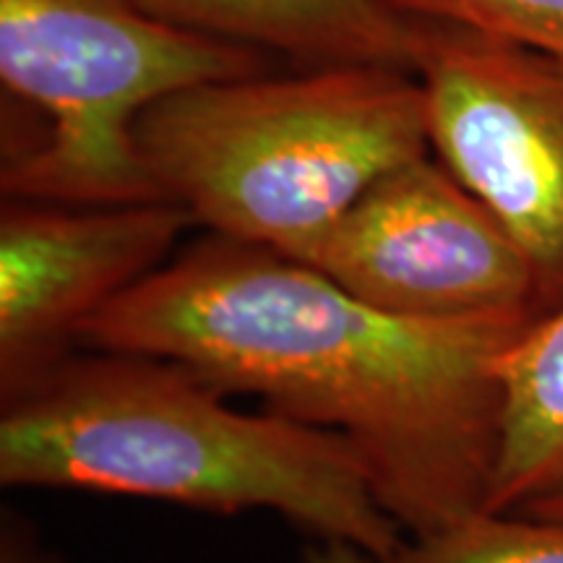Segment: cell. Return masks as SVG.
<instances>
[{"mask_svg":"<svg viewBox=\"0 0 563 563\" xmlns=\"http://www.w3.org/2000/svg\"><path fill=\"white\" fill-rule=\"evenodd\" d=\"M530 316L412 321L285 253L207 235L84 323L79 347L183 363L342 435L405 534L488 511L498 361Z\"/></svg>","mask_w":563,"mask_h":563,"instance_id":"1","label":"cell"},{"mask_svg":"<svg viewBox=\"0 0 563 563\" xmlns=\"http://www.w3.org/2000/svg\"><path fill=\"white\" fill-rule=\"evenodd\" d=\"M228 397L167 357L76 347L0 397V483L272 511L313 540L397 551L405 530L342 435Z\"/></svg>","mask_w":563,"mask_h":563,"instance_id":"2","label":"cell"},{"mask_svg":"<svg viewBox=\"0 0 563 563\" xmlns=\"http://www.w3.org/2000/svg\"><path fill=\"white\" fill-rule=\"evenodd\" d=\"M136 144L194 228L298 262L378 178L433 154L420 81L386 66L201 84L152 104Z\"/></svg>","mask_w":563,"mask_h":563,"instance_id":"3","label":"cell"},{"mask_svg":"<svg viewBox=\"0 0 563 563\" xmlns=\"http://www.w3.org/2000/svg\"><path fill=\"white\" fill-rule=\"evenodd\" d=\"M256 74L264 51L170 24L139 0H0L3 199L162 201L139 118L178 91Z\"/></svg>","mask_w":563,"mask_h":563,"instance_id":"4","label":"cell"},{"mask_svg":"<svg viewBox=\"0 0 563 563\" xmlns=\"http://www.w3.org/2000/svg\"><path fill=\"white\" fill-rule=\"evenodd\" d=\"M410 70L426 95L433 157L522 251L534 319L555 311L563 306V58L462 21L410 16Z\"/></svg>","mask_w":563,"mask_h":563,"instance_id":"5","label":"cell"},{"mask_svg":"<svg viewBox=\"0 0 563 563\" xmlns=\"http://www.w3.org/2000/svg\"><path fill=\"white\" fill-rule=\"evenodd\" d=\"M302 264L402 319H534L522 251L433 154L373 183Z\"/></svg>","mask_w":563,"mask_h":563,"instance_id":"6","label":"cell"},{"mask_svg":"<svg viewBox=\"0 0 563 563\" xmlns=\"http://www.w3.org/2000/svg\"><path fill=\"white\" fill-rule=\"evenodd\" d=\"M194 222L170 201L5 199L0 211V397L79 347L84 323L150 279Z\"/></svg>","mask_w":563,"mask_h":563,"instance_id":"7","label":"cell"},{"mask_svg":"<svg viewBox=\"0 0 563 563\" xmlns=\"http://www.w3.org/2000/svg\"><path fill=\"white\" fill-rule=\"evenodd\" d=\"M154 16L313 66L410 70V16L389 0H139ZM412 74V70H410Z\"/></svg>","mask_w":563,"mask_h":563,"instance_id":"8","label":"cell"},{"mask_svg":"<svg viewBox=\"0 0 563 563\" xmlns=\"http://www.w3.org/2000/svg\"><path fill=\"white\" fill-rule=\"evenodd\" d=\"M501 439L488 511L563 501V306L527 323L498 361Z\"/></svg>","mask_w":563,"mask_h":563,"instance_id":"9","label":"cell"},{"mask_svg":"<svg viewBox=\"0 0 563 563\" xmlns=\"http://www.w3.org/2000/svg\"><path fill=\"white\" fill-rule=\"evenodd\" d=\"M384 563H563V519L481 511L428 534H405Z\"/></svg>","mask_w":563,"mask_h":563,"instance_id":"10","label":"cell"},{"mask_svg":"<svg viewBox=\"0 0 563 563\" xmlns=\"http://www.w3.org/2000/svg\"><path fill=\"white\" fill-rule=\"evenodd\" d=\"M410 16L452 19L563 58V0H389Z\"/></svg>","mask_w":563,"mask_h":563,"instance_id":"11","label":"cell"},{"mask_svg":"<svg viewBox=\"0 0 563 563\" xmlns=\"http://www.w3.org/2000/svg\"><path fill=\"white\" fill-rule=\"evenodd\" d=\"M0 563H68L66 555L53 551L32 522L13 511L0 517Z\"/></svg>","mask_w":563,"mask_h":563,"instance_id":"12","label":"cell"},{"mask_svg":"<svg viewBox=\"0 0 563 563\" xmlns=\"http://www.w3.org/2000/svg\"><path fill=\"white\" fill-rule=\"evenodd\" d=\"M300 563H384L363 548L342 543V540H313L306 548Z\"/></svg>","mask_w":563,"mask_h":563,"instance_id":"13","label":"cell"},{"mask_svg":"<svg viewBox=\"0 0 563 563\" xmlns=\"http://www.w3.org/2000/svg\"><path fill=\"white\" fill-rule=\"evenodd\" d=\"M527 514H532V517H553V519H563V501L545 504V506H540V509H532V511H527Z\"/></svg>","mask_w":563,"mask_h":563,"instance_id":"14","label":"cell"}]
</instances>
